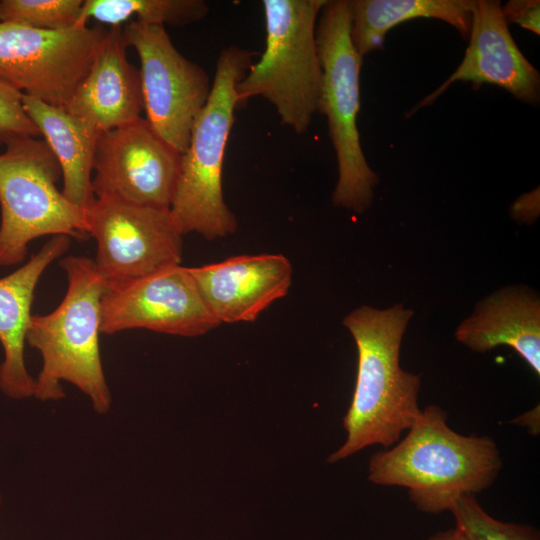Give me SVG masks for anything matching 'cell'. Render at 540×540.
Listing matches in <instances>:
<instances>
[{"label":"cell","mask_w":540,"mask_h":540,"mask_svg":"<svg viewBox=\"0 0 540 540\" xmlns=\"http://www.w3.org/2000/svg\"><path fill=\"white\" fill-rule=\"evenodd\" d=\"M413 315L396 304L387 309L363 305L351 311L343 325L353 336L358 353L351 404L343 418L346 440L327 462L336 463L372 445H395L421 409L420 375L400 366V347Z\"/></svg>","instance_id":"cell-1"},{"label":"cell","mask_w":540,"mask_h":540,"mask_svg":"<svg viewBox=\"0 0 540 540\" xmlns=\"http://www.w3.org/2000/svg\"><path fill=\"white\" fill-rule=\"evenodd\" d=\"M501 468L492 438L456 432L446 412L432 404L421 409L401 441L371 456L368 479L405 488L420 512L440 514L450 512L460 496L488 489Z\"/></svg>","instance_id":"cell-2"},{"label":"cell","mask_w":540,"mask_h":540,"mask_svg":"<svg viewBox=\"0 0 540 540\" xmlns=\"http://www.w3.org/2000/svg\"><path fill=\"white\" fill-rule=\"evenodd\" d=\"M60 266L67 278L64 298L52 312L31 315L26 333V343L42 357L33 396L45 402L61 400L66 396L61 383L66 381L104 415L112 403L99 345L107 281L86 256L64 257Z\"/></svg>","instance_id":"cell-3"},{"label":"cell","mask_w":540,"mask_h":540,"mask_svg":"<svg viewBox=\"0 0 540 540\" xmlns=\"http://www.w3.org/2000/svg\"><path fill=\"white\" fill-rule=\"evenodd\" d=\"M252 51L236 45L221 50L209 98L194 122L170 213L180 232L207 240L236 232L238 221L222 188L226 145L239 106L237 85L253 64Z\"/></svg>","instance_id":"cell-4"},{"label":"cell","mask_w":540,"mask_h":540,"mask_svg":"<svg viewBox=\"0 0 540 540\" xmlns=\"http://www.w3.org/2000/svg\"><path fill=\"white\" fill-rule=\"evenodd\" d=\"M327 0H264L265 49L237 85L238 104L261 96L295 133L318 112L322 70L316 26Z\"/></svg>","instance_id":"cell-5"},{"label":"cell","mask_w":540,"mask_h":540,"mask_svg":"<svg viewBox=\"0 0 540 540\" xmlns=\"http://www.w3.org/2000/svg\"><path fill=\"white\" fill-rule=\"evenodd\" d=\"M350 27L349 0H327L316 26L322 70L318 112L327 119L338 165L333 204L363 213L372 204L379 177L366 160L357 127L363 57L353 46Z\"/></svg>","instance_id":"cell-6"},{"label":"cell","mask_w":540,"mask_h":540,"mask_svg":"<svg viewBox=\"0 0 540 540\" xmlns=\"http://www.w3.org/2000/svg\"><path fill=\"white\" fill-rule=\"evenodd\" d=\"M0 154V266L24 261L28 245L42 236L89 237L85 211L57 188L60 165L45 142L21 136Z\"/></svg>","instance_id":"cell-7"},{"label":"cell","mask_w":540,"mask_h":540,"mask_svg":"<svg viewBox=\"0 0 540 540\" xmlns=\"http://www.w3.org/2000/svg\"><path fill=\"white\" fill-rule=\"evenodd\" d=\"M108 30L100 25L43 30L0 22V78L24 95L65 108Z\"/></svg>","instance_id":"cell-8"},{"label":"cell","mask_w":540,"mask_h":540,"mask_svg":"<svg viewBox=\"0 0 540 540\" xmlns=\"http://www.w3.org/2000/svg\"><path fill=\"white\" fill-rule=\"evenodd\" d=\"M122 36L140 60L146 121L182 154L210 95L212 84L207 72L177 50L164 26L131 20L122 27Z\"/></svg>","instance_id":"cell-9"},{"label":"cell","mask_w":540,"mask_h":540,"mask_svg":"<svg viewBox=\"0 0 540 540\" xmlns=\"http://www.w3.org/2000/svg\"><path fill=\"white\" fill-rule=\"evenodd\" d=\"M97 243L95 264L109 283L181 264L183 234L170 209L97 198L84 210Z\"/></svg>","instance_id":"cell-10"},{"label":"cell","mask_w":540,"mask_h":540,"mask_svg":"<svg viewBox=\"0 0 540 540\" xmlns=\"http://www.w3.org/2000/svg\"><path fill=\"white\" fill-rule=\"evenodd\" d=\"M219 325L189 267L181 264L128 281L107 282L101 298V334L147 329L197 337Z\"/></svg>","instance_id":"cell-11"},{"label":"cell","mask_w":540,"mask_h":540,"mask_svg":"<svg viewBox=\"0 0 540 540\" xmlns=\"http://www.w3.org/2000/svg\"><path fill=\"white\" fill-rule=\"evenodd\" d=\"M181 155L145 118L101 132L93 159L94 196L170 209Z\"/></svg>","instance_id":"cell-12"},{"label":"cell","mask_w":540,"mask_h":540,"mask_svg":"<svg viewBox=\"0 0 540 540\" xmlns=\"http://www.w3.org/2000/svg\"><path fill=\"white\" fill-rule=\"evenodd\" d=\"M498 0H474L469 45L456 70L407 114L431 105L457 81L491 84L517 100L535 105L540 100V73L516 45Z\"/></svg>","instance_id":"cell-13"},{"label":"cell","mask_w":540,"mask_h":540,"mask_svg":"<svg viewBox=\"0 0 540 540\" xmlns=\"http://www.w3.org/2000/svg\"><path fill=\"white\" fill-rule=\"evenodd\" d=\"M189 271L220 324L255 321L287 295L293 276L290 260L279 253L233 256Z\"/></svg>","instance_id":"cell-14"},{"label":"cell","mask_w":540,"mask_h":540,"mask_svg":"<svg viewBox=\"0 0 540 540\" xmlns=\"http://www.w3.org/2000/svg\"><path fill=\"white\" fill-rule=\"evenodd\" d=\"M126 48L122 26L110 27L88 74L65 106L99 133L142 118L139 69L128 61Z\"/></svg>","instance_id":"cell-15"},{"label":"cell","mask_w":540,"mask_h":540,"mask_svg":"<svg viewBox=\"0 0 540 540\" xmlns=\"http://www.w3.org/2000/svg\"><path fill=\"white\" fill-rule=\"evenodd\" d=\"M71 238L51 236L41 249L12 273L0 277V390L10 399L34 394L35 379L29 374L24 348L36 286L47 267L70 247Z\"/></svg>","instance_id":"cell-16"},{"label":"cell","mask_w":540,"mask_h":540,"mask_svg":"<svg viewBox=\"0 0 540 540\" xmlns=\"http://www.w3.org/2000/svg\"><path fill=\"white\" fill-rule=\"evenodd\" d=\"M455 337L480 353L509 346L540 375V301L526 287L508 286L486 297L457 327Z\"/></svg>","instance_id":"cell-17"},{"label":"cell","mask_w":540,"mask_h":540,"mask_svg":"<svg viewBox=\"0 0 540 540\" xmlns=\"http://www.w3.org/2000/svg\"><path fill=\"white\" fill-rule=\"evenodd\" d=\"M22 103L60 165L64 197L85 210L95 198L92 175L99 132L64 107L24 94Z\"/></svg>","instance_id":"cell-18"},{"label":"cell","mask_w":540,"mask_h":540,"mask_svg":"<svg viewBox=\"0 0 540 540\" xmlns=\"http://www.w3.org/2000/svg\"><path fill=\"white\" fill-rule=\"evenodd\" d=\"M474 0H349L350 36L364 57L383 48L387 32L417 18H433L454 27L468 40Z\"/></svg>","instance_id":"cell-19"},{"label":"cell","mask_w":540,"mask_h":540,"mask_svg":"<svg viewBox=\"0 0 540 540\" xmlns=\"http://www.w3.org/2000/svg\"><path fill=\"white\" fill-rule=\"evenodd\" d=\"M208 12L203 0H84L76 25L94 19L116 27L134 16L146 25L181 27L204 19Z\"/></svg>","instance_id":"cell-20"},{"label":"cell","mask_w":540,"mask_h":540,"mask_svg":"<svg viewBox=\"0 0 540 540\" xmlns=\"http://www.w3.org/2000/svg\"><path fill=\"white\" fill-rule=\"evenodd\" d=\"M455 527L468 540H540V532L531 525L502 522L489 515L476 495L460 496L450 511Z\"/></svg>","instance_id":"cell-21"},{"label":"cell","mask_w":540,"mask_h":540,"mask_svg":"<svg viewBox=\"0 0 540 540\" xmlns=\"http://www.w3.org/2000/svg\"><path fill=\"white\" fill-rule=\"evenodd\" d=\"M84 0H0V22L43 30L77 24Z\"/></svg>","instance_id":"cell-22"},{"label":"cell","mask_w":540,"mask_h":540,"mask_svg":"<svg viewBox=\"0 0 540 540\" xmlns=\"http://www.w3.org/2000/svg\"><path fill=\"white\" fill-rule=\"evenodd\" d=\"M23 93L0 78V146L21 136L41 135L22 103Z\"/></svg>","instance_id":"cell-23"},{"label":"cell","mask_w":540,"mask_h":540,"mask_svg":"<svg viewBox=\"0 0 540 540\" xmlns=\"http://www.w3.org/2000/svg\"><path fill=\"white\" fill-rule=\"evenodd\" d=\"M508 23H516L537 35L540 34V1L510 0L501 6Z\"/></svg>","instance_id":"cell-24"},{"label":"cell","mask_w":540,"mask_h":540,"mask_svg":"<svg viewBox=\"0 0 540 540\" xmlns=\"http://www.w3.org/2000/svg\"><path fill=\"white\" fill-rule=\"evenodd\" d=\"M512 424L521 426L527 430L532 436H537L540 433V408L539 405L531 410L515 417Z\"/></svg>","instance_id":"cell-25"},{"label":"cell","mask_w":540,"mask_h":540,"mask_svg":"<svg viewBox=\"0 0 540 540\" xmlns=\"http://www.w3.org/2000/svg\"><path fill=\"white\" fill-rule=\"evenodd\" d=\"M537 190H534L532 192L533 195L531 194L523 195L514 203V206L521 207V208L524 207V210L514 214V215H517L518 219L527 221V220H530L531 218L534 219L536 217V214H538V211H539L538 194L535 195Z\"/></svg>","instance_id":"cell-26"},{"label":"cell","mask_w":540,"mask_h":540,"mask_svg":"<svg viewBox=\"0 0 540 540\" xmlns=\"http://www.w3.org/2000/svg\"><path fill=\"white\" fill-rule=\"evenodd\" d=\"M427 540H468L456 527L431 535Z\"/></svg>","instance_id":"cell-27"},{"label":"cell","mask_w":540,"mask_h":540,"mask_svg":"<svg viewBox=\"0 0 540 540\" xmlns=\"http://www.w3.org/2000/svg\"><path fill=\"white\" fill-rule=\"evenodd\" d=\"M1 502H2V497H1V495H0V504H1Z\"/></svg>","instance_id":"cell-28"}]
</instances>
